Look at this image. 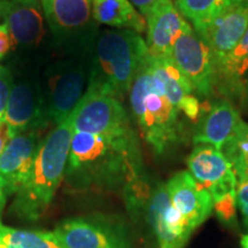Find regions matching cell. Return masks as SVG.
I'll use <instances>...</instances> for the list:
<instances>
[{
    "label": "cell",
    "mask_w": 248,
    "mask_h": 248,
    "mask_svg": "<svg viewBox=\"0 0 248 248\" xmlns=\"http://www.w3.org/2000/svg\"><path fill=\"white\" fill-rule=\"evenodd\" d=\"M145 175L137 133L113 138L74 131L63 178L68 190L123 193Z\"/></svg>",
    "instance_id": "cell-1"
},
{
    "label": "cell",
    "mask_w": 248,
    "mask_h": 248,
    "mask_svg": "<svg viewBox=\"0 0 248 248\" xmlns=\"http://www.w3.org/2000/svg\"><path fill=\"white\" fill-rule=\"evenodd\" d=\"M129 101L141 138L155 155L163 156L186 142L187 129L182 111L169 100L150 54L133 80Z\"/></svg>",
    "instance_id": "cell-2"
},
{
    "label": "cell",
    "mask_w": 248,
    "mask_h": 248,
    "mask_svg": "<svg viewBox=\"0 0 248 248\" xmlns=\"http://www.w3.org/2000/svg\"><path fill=\"white\" fill-rule=\"evenodd\" d=\"M73 133L69 116L42 139L29 176L9 208L18 221L36 222L47 212L64 178Z\"/></svg>",
    "instance_id": "cell-3"
},
{
    "label": "cell",
    "mask_w": 248,
    "mask_h": 248,
    "mask_svg": "<svg viewBox=\"0 0 248 248\" xmlns=\"http://www.w3.org/2000/svg\"><path fill=\"white\" fill-rule=\"evenodd\" d=\"M148 57L146 40L132 30H105L92 48L88 89L120 99L128 94Z\"/></svg>",
    "instance_id": "cell-4"
},
{
    "label": "cell",
    "mask_w": 248,
    "mask_h": 248,
    "mask_svg": "<svg viewBox=\"0 0 248 248\" xmlns=\"http://www.w3.org/2000/svg\"><path fill=\"white\" fill-rule=\"evenodd\" d=\"M55 43L71 55H85L97 39L94 0H40Z\"/></svg>",
    "instance_id": "cell-5"
},
{
    "label": "cell",
    "mask_w": 248,
    "mask_h": 248,
    "mask_svg": "<svg viewBox=\"0 0 248 248\" xmlns=\"http://www.w3.org/2000/svg\"><path fill=\"white\" fill-rule=\"evenodd\" d=\"M90 61L73 55L48 68L44 93L46 115L55 126L64 122L77 107L89 82Z\"/></svg>",
    "instance_id": "cell-6"
},
{
    "label": "cell",
    "mask_w": 248,
    "mask_h": 248,
    "mask_svg": "<svg viewBox=\"0 0 248 248\" xmlns=\"http://www.w3.org/2000/svg\"><path fill=\"white\" fill-rule=\"evenodd\" d=\"M70 116L74 131L113 138L136 135L131 117L119 99L97 90L86 88Z\"/></svg>",
    "instance_id": "cell-7"
},
{
    "label": "cell",
    "mask_w": 248,
    "mask_h": 248,
    "mask_svg": "<svg viewBox=\"0 0 248 248\" xmlns=\"http://www.w3.org/2000/svg\"><path fill=\"white\" fill-rule=\"evenodd\" d=\"M53 232L64 248H131L122 223L105 215L71 217Z\"/></svg>",
    "instance_id": "cell-8"
},
{
    "label": "cell",
    "mask_w": 248,
    "mask_h": 248,
    "mask_svg": "<svg viewBox=\"0 0 248 248\" xmlns=\"http://www.w3.org/2000/svg\"><path fill=\"white\" fill-rule=\"evenodd\" d=\"M171 58L190 82L195 97L210 99L215 92V66L209 46L190 24L176 39Z\"/></svg>",
    "instance_id": "cell-9"
},
{
    "label": "cell",
    "mask_w": 248,
    "mask_h": 248,
    "mask_svg": "<svg viewBox=\"0 0 248 248\" xmlns=\"http://www.w3.org/2000/svg\"><path fill=\"white\" fill-rule=\"evenodd\" d=\"M141 210L156 237L159 248H183L193 231L173 206L164 183L151 186Z\"/></svg>",
    "instance_id": "cell-10"
},
{
    "label": "cell",
    "mask_w": 248,
    "mask_h": 248,
    "mask_svg": "<svg viewBox=\"0 0 248 248\" xmlns=\"http://www.w3.org/2000/svg\"><path fill=\"white\" fill-rule=\"evenodd\" d=\"M4 121L12 136L43 129L48 123L43 90L36 79L14 80Z\"/></svg>",
    "instance_id": "cell-11"
},
{
    "label": "cell",
    "mask_w": 248,
    "mask_h": 248,
    "mask_svg": "<svg viewBox=\"0 0 248 248\" xmlns=\"http://www.w3.org/2000/svg\"><path fill=\"white\" fill-rule=\"evenodd\" d=\"M188 172L206 188L213 201L235 194L237 177L230 162L219 150L210 145H195L187 157Z\"/></svg>",
    "instance_id": "cell-12"
},
{
    "label": "cell",
    "mask_w": 248,
    "mask_h": 248,
    "mask_svg": "<svg viewBox=\"0 0 248 248\" xmlns=\"http://www.w3.org/2000/svg\"><path fill=\"white\" fill-rule=\"evenodd\" d=\"M42 142L38 130L14 136L0 154V182L6 197L17 193L32 168Z\"/></svg>",
    "instance_id": "cell-13"
},
{
    "label": "cell",
    "mask_w": 248,
    "mask_h": 248,
    "mask_svg": "<svg viewBox=\"0 0 248 248\" xmlns=\"http://www.w3.org/2000/svg\"><path fill=\"white\" fill-rule=\"evenodd\" d=\"M247 28L248 5L241 0H232L223 13L198 32L209 46L215 68L240 42Z\"/></svg>",
    "instance_id": "cell-14"
},
{
    "label": "cell",
    "mask_w": 248,
    "mask_h": 248,
    "mask_svg": "<svg viewBox=\"0 0 248 248\" xmlns=\"http://www.w3.org/2000/svg\"><path fill=\"white\" fill-rule=\"evenodd\" d=\"M147 24L148 54L155 58L171 57L176 39L190 26L173 0H159L145 17Z\"/></svg>",
    "instance_id": "cell-15"
},
{
    "label": "cell",
    "mask_w": 248,
    "mask_h": 248,
    "mask_svg": "<svg viewBox=\"0 0 248 248\" xmlns=\"http://www.w3.org/2000/svg\"><path fill=\"white\" fill-rule=\"evenodd\" d=\"M173 206L179 210L192 231L199 228L214 210L212 195L195 182L188 171H179L166 183Z\"/></svg>",
    "instance_id": "cell-16"
},
{
    "label": "cell",
    "mask_w": 248,
    "mask_h": 248,
    "mask_svg": "<svg viewBox=\"0 0 248 248\" xmlns=\"http://www.w3.org/2000/svg\"><path fill=\"white\" fill-rule=\"evenodd\" d=\"M241 117L239 111L228 99L221 98L203 108L192 133L195 145H210L221 151L223 145L234 135Z\"/></svg>",
    "instance_id": "cell-17"
},
{
    "label": "cell",
    "mask_w": 248,
    "mask_h": 248,
    "mask_svg": "<svg viewBox=\"0 0 248 248\" xmlns=\"http://www.w3.org/2000/svg\"><path fill=\"white\" fill-rule=\"evenodd\" d=\"M4 22L14 45L35 47L45 35L44 15L38 0H8Z\"/></svg>",
    "instance_id": "cell-18"
},
{
    "label": "cell",
    "mask_w": 248,
    "mask_h": 248,
    "mask_svg": "<svg viewBox=\"0 0 248 248\" xmlns=\"http://www.w3.org/2000/svg\"><path fill=\"white\" fill-rule=\"evenodd\" d=\"M248 80V28L230 52L215 68V92L231 102L243 100Z\"/></svg>",
    "instance_id": "cell-19"
},
{
    "label": "cell",
    "mask_w": 248,
    "mask_h": 248,
    "mask_svg": "<svg viewBox=\"0 0 248 248\" xmlns=\"http://www.w3.org/2000/svg\"><path fill=\"white\" fill-rule=\"evenodd\" d=\"M93 17L97 23L119 30H132L140 35L147 29L146 20L130 0H94Z\"/></svg>",
    "instance_id": "cell-20"
},
{
    "label": "cell",
    "mask_w": 248,
    "mask_h": 248,
    "mask_svg": "<svg viewBox=\"0 0 248 248\" xmlns=\"http://www.w3.org/2000/svg\"><path fill=\"white\" fill-rule=\"evenodd\" d=\"M183 17L199 32L223 13L232 0H173Z\"/></svg>",
    "instance_id": "cell-21"
},
{
    "label": "cell",
    "mask_w": 248,
    "mask_h": 248,
    "mask_svg": "<svg viewBox=\"0 0 248 248\" xmlns=\"http://www.w3.org/2000/svg\"><path fill=\"white\" fill-rule=\"evenodd\" d=\"M0 241L8 248H64L53 231L20 230L0 225Z\"/></svg>",
    "instance_id": "cell-22"
},
{
    "label": "cell",
    "mask_w": 248,
    "mask_h": 248,
    "mask_svg": "<svg viewBox=\"0 0 248 248\" xmlns=\"http://www.w3.org/2000/svg\"><path fill=\"white\" fill-rule=\"evenodd\" d=\"M238 181L248 179V139L233 135L221 148Z\"/></svg>",
    "instance_id": "cell-23"
},
{
    "label": "cell",
    "mask_w": 248,
    "mask_h": 248,
    "mask_svg": "<svg viewBox=\"0 0 248 248\" xmlns=\"http://www.w3.org/2000/svg\"><path fill=\"white\" fill-rule=\"evenodd\" d=\"M235 208H237L235 194H228L214 201V210L218 218L228 224L235 221Z\"/></svg>",
    "instance_id": "cell-24"
},
{
    "label": "cell",
    "mask_w": 248,
    "mask_h": 248,
    "mask_svg": "<svg viewBox=\"0 0 248 248\" xmlns=\"http://www.w3.org/2000/svg\"><path fill=\"white\" fill-rule=\"evenodd\" d=\"M13 82L14 78L12 76L11 70L0 64V123L4 121Z\"/></svg>",
    "instance_id": "cell-25"
},
{
    "label": "cell",
    "mask_w": 248,
    "mask_h": 248,
    "mask_svg": "<svg viewBox=\"0 0 248 248\" xmlns=\"http://www.w3.org/2000/svg\"><path fill=\"white\" fill-rule=\"evenodd\" d=\"M235 200H237V207L243 216L244 224L248 228V179L237 182Z\"/></svg>",
    "instance_id": "cell-26"
},
{
    "label": "cell",
    "mask_w": 248,
    "mask_h": 248,
    "mask_svg": "<svg viewBox=\"0 0 248 248\" xmlns=\"http://www.w3.org/2000/svg\"><path fill=\"white\" fill-rule=\"evenodd\" d=\"M13 46V39H12L7 24L5 22L0 23V59H4Z\"/></svg>",
    "instance_id": "cell-27"
},
{
    "label": "cell",
    "mask_w": 248,
    "mask_h": 248,
    "mask_svg": "<svg viewBox=\"0 0 248 248\" xmlns=\"http://www.w3.org/2000/svg\"><path fill=\"white\" fill-rule=\"evenodd\" d=\"M157 1L159 0H130V2L137 8V11H139V13L144 17H146V15L150 13V11Z\"/></svg>",
    "instance_id": "cell-28"
},
{
    "label": "cell",
    "mask_w": 248,
    "mask_h": 248,
    "mask_svg": "<svg viewBox=\"0 0 248 248\" xmlns=\"http://www.w3.org/2000/svg\"><path fill=\"white\" fill-rule=\"evenodd\" d=\"M12 138H13V136H12L9 126L7 125V123H6L5 121H2V122L0 123V154L2 153V151L5 150L6 145L8 144Z\"/></svg>",
    "instance_id": "cell-29"
},
{
    "label": "cell",
    "mask_w": 248,
    "mask_h": 248,
    "mask_svg": "<svg viewBox=\"0 0 248 248\" xmlns=\"http://www.w3.org/2000/svg\"><path fill=\"white\" fill-rule=\"evenodd\" d=\"M234 135H238V136H240V137L248 139V123L244 122V121L241 120L240 123L238 124L237 129H235Z\"/></svg>",
    "instance_id": "cell-30"
},
{
    "label": "cell",
    "mask_w": 248,
    "mask_h": 248,
    "mask_svg": "<svg viewBox=\"0 0 248 248\" xmlns=\"http://www.w3.org/2000/svg\"><path fill=\"white\" fill-rule=\"evenodd\" d=\"M6 199H7V197H6V194L4 192V187H2L1 182H0V225L2 224V223H1V213H2V209H4V207H5Z\"/></svg>",
    "instance_id": "cell-31"
},
{
    "label": "cell",
    "mask_w": 248,
    "mask_h": 248,
    "mask_svg": "<svg viewBox=\"0 0 248 248\" xmlns=\"http://www.w3.org/2000/svg\"><path fill=\"white\" fill-rule=\"evenodd\" d=\"M8 0H0V21H4L6 7H7Z\"/></svg>",
    "instance_id": "cell-32"
},
{
    "label": "cell",
    "mask_w": 248,
    "mask_h": 248,
    "mask_svg": "<svg viewBox=\"0 0 248 248\" xmlns=\"http://www.w3.org/2000/svg\"><path fill=\"white\" fill-rule=\"evenodd\" d=\"M240 245H241V248H248V234H245L241 237Z\"/></svg>",
    "instance_id": "cell-33"
},
{
    "label": "cell",
    "mask_w": 248,
    "mask_h": 248,
    "mask_svg": "<svg viewBox=\"0 0 248 248\" xmlns=\"http://www.w3.org/2000/svg\"><path fill=\"white\" fill-rule=\"evenodd\" d=\"M243 101L244 105L248 108V80H247V84H246V89H245V93H244V97H243Z\"/></svg>",
    "instance_id": "cell-34"
},
{
    "label": "cell",
    "mask_w": 248,
    "mask_h": 248,
    "mask_svg": "<svg viewBox=\"0 0 248 248\" xmlns=\"http://www.w3.org/2000/svg\"><path fill=\"white\" fill-rule=\"evenodd\" d=\"M0 248H8V247L6 246L4 243H1V241H0Z\"/></svg>",
    "instance_id": "cell-35"
},
{
    "label": "cell",
    "mask_w": 248,
    "mask_h": 248,
    "mask_svg": "<svg viewBox=\"0 0 248 248\" xmlns=\"http://www.w3.org/2000/svg\"><path fill=\"white\" fill-rule=\"evenodd\" d=\"M241 1H244L245 4H247V5H248V0H241Z\"/></svg>",
    "instance_id": "cell-36"
}]
</instances>
